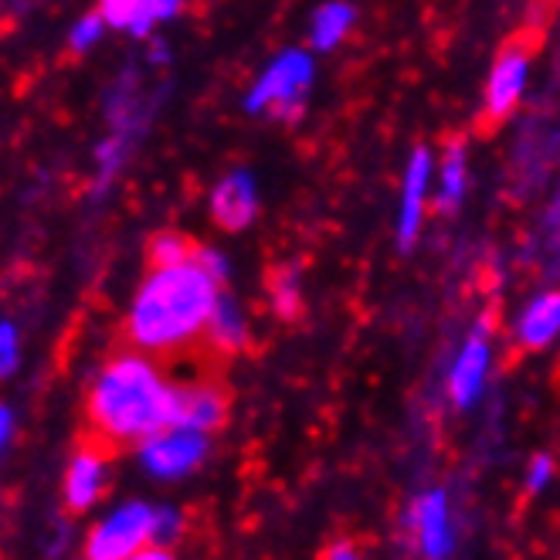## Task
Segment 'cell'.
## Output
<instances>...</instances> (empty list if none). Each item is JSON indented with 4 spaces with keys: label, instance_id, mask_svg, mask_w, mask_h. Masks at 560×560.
Segmentation results:
<instances>
[{
    "label": "cell",
    "instance_id": "cell-5",
    "mask_svg": "<svg viewBox=\"0 0 560 560\" xmlns=\"http://www.w3.org/2000/svg\"><path fill=\"white\" fill-rule=\"evenodd\" d=\"M313 79V61L300 51L282 55L248 95V109H272L279 119H295L303 113V95Z\"/></svg>",
    "mask_w": 560,
    "mask_h": 560
},
{
    "label": "cell",
    "instance_id": "cell-1",
    "mask_svg": "<svg viewBox=\"0 0 560 560\" xmlns=\"http://www.w3.org/2000/svg\"><path fill=\"white\" fill-rule=\"evenodd\" d=\"M224 282L201 261L174 269H147V279L126 316V343L147 357H174L205 343V329L218 306Z\"/></svg>",
    "mask_w": 560,
    "mask_h": 560
},
{
    "label": "cell",
    "instance_id": "cell-18",
    "mask_svg": "<svg viewBox=\"0 0 560 560\" xmlns=\"http://www.w3.org/2000/svg\"><path fill=\"white\" fill-rule=\"evenodd\" d=\"M269 292H272V303H276V313L282 319H295L303 313V303H300V289H295V279L289 269H276L269 272Z\"/></svg>",
    "mask_w": 560,
    "mask_h": 560
},
{
    "label": "cell",
    "instance_id": "cell-23",
    "mask_svg": "<svg viewBox=\"0 0 560 560\" xmlns=\"http://www.w3.org/2000/svg\"><path fill=\"white\" fill-rule=\"evenodd\" d=\"M18 368V334L11 323H0V377Z\"/></svg>",
    "mask_w": 560,
    "mask_h": 560
},
{
    "label": "cell",
    "instance_id": "cell-7",
    "mask_svg": "<svg viewBox=\"0 0 560 560\" xmlns=\"http://www.w3.org/2000/svg\"><path fill=\"white\" fill-rule=\"evenodd\" d=\"M109 445L103 442H85L75 458L69 463V472H65L61 482V497L69 513H85L92 510L106 492V479H109Z\"/></svg>",
    "mask_w": 560,
    "mask_h": 560
},
{
    "label": "cell",
    "instance_id": "cell-28",
    "mask_svg": "<svg viewBox=\"0 0 560 560\" xmlns=\"http://www.w3.org/2000/svg\"><path fill=\"white\" fill-rule=\"evenodd\" d=\"M326 560H357V553L347 547V544H340V547H334V550H329V557Z\"/></svg>",
    "mask_w": 560,
    "mask_h": 560
},
{
    "label": "cell",
    "instance_id": "cell-12",
    "mask_svg": "<svg viewBox=\"0 0 560 560\" xmlns=\"http://www.w3.org/2000/svg\"><path fill=\"white\" fill-rule=\"evenodd\" d=\"M486 364H489V347H486V337L476 334L463 357H458V364L452 371V381H448V390H452V401L458 408L472 405V398L482 390V381H486Z\"/></svg>",
    "mask_w": 560,
    "mask_h": 560
},
{
    "label": "cell",
    "instance_id": "cell-19",
    "mask_svg": "<svg viewBox=\"0 0 560 560\" xmlns=\"http://www.w3.org/2000/svg\"><path fill=\"white\" fill-rule=\"evenodd\" d=\"M187 4H190V0H147L143 11L137 14V21L129 24V27H133L137 35H147L150 24H156V21H163V18H174V14H180Z\"/></svg>",
    "mask_w": 560,
    "mask_h": 560
},
{
    "label": "cell",
    "instance_id": "cell-13",
    "mask_svg": "<svg viewBox=\"0 0 560 560\" xmlns=\"http://www.w3.org/2000/svg\"><path fill=\"white\" fill-rule=\"evenodd\" d=\"M560 334V292H547L520 319V347L540 350Z\"/></svg>",
    "mask_w": 560,
    "mask_h": 560
},
{
    "label": "cell",
    "instance_id": "cell-2",
    "mask_svg": "<svg viewBox=\"0 0 560 560\" xmlns=\"http://www.w3.org/2000/svg\"><path fill=\"white\" fill-rule=\"evenodd\" d=\"M85 418L95 442L109 448L143 445L150 435L171 428L174 384L163 381L153 357L126 347L95 374L85 398Z\"/></svg>",
    "mask_w": 560,
    "mask_h": 560
},
{
    "label": "cell",
    "instance_id": "cell-15",
    "mask_svg": "<svg viewBox=\"0 0 560 560\" xmlns=\"http://www.w3.org/2000/svg\"><path fill=\"white\" fill-rule=\"evenodd\" d=\"M201 248V242L184 232H156L147 242V269H174L184 261H197Z\"/></svg>",
    "mask_w": 560,
    "mask_h": 560
},
{
    "label": "cell",
    "instance_id": "cell-20",
    "mask_svg": "<svg viewBox=\"0 0 560 560\" xmlns=\"http://www.w3.org/2000/svg\"><path fill=\"white\" fill-rule=\"evenodd\" d=\"M180 530H184V520H180L177 510H171V506H153V537H150V544L171 547L180 537Z\"/></svg>",
    "mask_w": 560,
    "mask_h": 560
},
{
    "label": "cell",
    "instance_id": "cell-22",
    "mask_svg": "<svg viewBox=\"0 0 560 560\" xmlns=\"http://www.w3.org/2000/svg\"><path fill=\"white\" fill-rule=\"evenodd\" d=\"M103 27H106V18L98 14V11H92V14H85L82 21H79V27L72 31V42H69V48L72 51H85L98 35H103Z\"/></svg>",
    "mask_w": 560,
    "mask_h": 560
},
{
    "label": "cell",
    "instance_id": "cell-16",
    "mask_svg": "<svg viewBox=\"0 0 560 560\" xmlns=\"http://www.w3.org/2000/svg\"><path fill=\"white\" fill-rule=\"evenodd\" d=\"M463 187H466V140L455 133V137H445L439 211H455L458 201H463Z\"/></svg>",
    "mask_w": 560,
    "mask_h": 560
},
{
    "label": "cell",
    "instance_id": "cell-4",
    "mask_svg": "<svg viewBox=\"0 0 560 560\" xmlns=\"http://www.w3.org/2000/svg\"><path fill=\"white\" fill-rule=\"evenodd\" d=\"M153 537V506L122 503L109 516L98 520L85 537V560H126L150 547Z\"/></svg>",
    "mask_w": 560,
    "mask_h": 560
},
{
    "label": "cell",
    "instance_id": "cell-14",
    "mask_svg": "<svg viewBox=\"0 0 560 560\" xmlns=\"http://www.w3.org/2000/svg\"><path fill=\"white\" fill-rule=\"evenodd\" d=\"M424 184H428V153L415 150L411 167H408V180H405V211H401V245L408 248L418 235V224L424 214Z\"/></svg>",
    "mask_w": 560,
    "mask_h": 560
},
{
    "label": "cell",
    "instance_id": "cell-10",
    "mask_svg": "<svg viewBox=\"0 0 560 560\" xmlns=\"http://www.w3.org/2000/svg\"><path fill=\"white\" fill-rule=\"evenodd\" d=\"M411 526L428 560H445L452 553V526L442 492L418 497V503L411 506Z\"/></svg>",
    "mask_w": 560,
    "mask_h": 560
},
{
    "label": "cell",
    "instance_id": "cell-3",
    "mask_svg": "<svg viewBox=\"0 0 560 560\" xmlns=\"http://www.w3.org/2000/svg\"><path fill=\"white\" fill-rule=\"evenodd\" d=\"M544 35H547V27H537V24L526 21L500 45L497 61H492V72H489V82H486L482 109L476 116V137H482V140L497 137L500 126H506V119L516 113L526 72H530V61L544 48Z\"/></svg>",
    "mask_w": 560,
    "mask_h": 560
},
{
    "label": "cell",
    "instance_id": "cell-27",
    "mask_svg": "<svg viewBox=\"0 0 560 560\" xmlns=\"http://www.w3.org/2000/svg\"><path fill=\"white\" fill-rule=\"evenodd\" d=\"M126 560H174V553H171L167 547H156V544H150V547L137 550L133 557H126Z\"/></svg>",
    "mask_w": 560,
    "mask_h": 560
},
{
    "label": "cell",
    "instance_id": "cell-25",
    "mask_svg": "<svg viewBox=\"0 0 560 560\" xmlns=\"http://www.w3.org/2000/svg\"><path fill=\"white\" fill-rule=\"evenodd\" d=\"M550 472H553L550 458H547V455H537V458H534V466H530V492H540V489L547 486Z\"/></svg>",
    "mask_w": 560,
    "mask_h": 560
},
{
    "label": "cell",
    "instance_id": "cell-6",
    "mask_svg": "<svg viewBox=\"0 0 560 560\" xmlns=\"http://www.w3.org/2000/svg\"><path fill=\"white\" fill-rule=\"evenodd\" d=\"M137 452L143 469L156 479H180L201 466V458L208 455V439L205 432H190V428H163L137 445Z\"/></svg>",
    "mask_w": 560,
    "mask_h": 560
},
{
    "label": "cell",
    "instance_id": "cell-9",
    "mask_svg": "<svg viewBox=\"0 0 560 560\" xmlns=\"http://www.w3.org/2000/svg\"><path fill=\"white\" fill-rule=\"evenodd\" d=\"M255 184L248 174H232L224 177L211 197V218L214 224L221 228V232H242V228H248V221L255 218Z\"/></svg>",
    "mask_w": 560,
    "mask_h": 560
},
{
    "label": "cell",
    "instance_id": "cell-17",
    "mask_svg": "<svg viewBox=\"0 0 560 560\" xmlns=\"http://www.w3.org/2000/svg\"><path fill=\"white\" fill-rule=\"evenodd\" d=\"M353 21V11L347 4H326L316 11L313 18V45L316 48H334L343 35H347V27Z\"/></svg>",
    "mask_w": 560,
    "mask_h": 560
},
{
    "label": "cell",
    "instance_id": "cell-8",
    "mask_svg": "<svg viewBox=\"0 0 560 560\" xmlns=\"http://www.w3.org/2000/svg\"><path fill=\"white\" fill-rule=\"evenodd\" d=\"M228 418V387L218 381L174 384V418L171 428L190 432H214Z\"/></svg>",
    "mask_w": 560,
    "mask_h": 560
},
{
    "label": "cell",
    "instance_id": "cell-26",
    "mask_svg": "<svg viewBox=\"0 0 560 560\" xmlns=\"http://www.w3.org/2000/svg\"><path fill=\"white\" fill-rule=\"evenodd\" d=\"M11 435H14V411L8 405H0V455H4Z\"/></svg>",
    "mask_w": 560,
    "mask_h": 560
},
{
    "label": "cell",
    "instance_id": "cell-11",
    "mask_svg": "<svg viewBox=\"0 0 560 560\" xmlns=\"http://www.w3.org/2000/svg\"><path fill=\"white\" fill-rule=\"evenodd\" d=\"M248 343V329H245V319L235 306V300L228 292L218 295V306L211 313V323L205 329V350L214 353V357H232L238 350H245Z\"/></svg>",
    "mask_w": 560,
    "mask_h": 560
},
{
    "label": "cell",
    "instance_id": "cell-21",
    "mask_svg": "<svg viewBox=\"0 0 560 560\" xmlns=\"http://www.w3.org/2000/svg\"><path fill=\"white\" fill-rule=\"evenodd\" d=\"M143 4L147 0H98V14H103L106 24H113V27H129L143 11Z\"/></svg>",
    "mask_w": 560,
    "mask_h": 560
},
{
    "label": "cell",
    "instance_id": "cell-24",
    "mask_svg": "<svg viewBox=\"0 0 560 560\" xmlns=\"http://www.w3.org/2000/svg\"><path fill=\"white\" fill-rule=\"evenodd\" d=\"M557 11H560V0H534L530 4V24H537V27H550V21L557 18Z\"/></svg>",
    "mask_w": 560,
    "mask_h": 560
}]
</instances>
